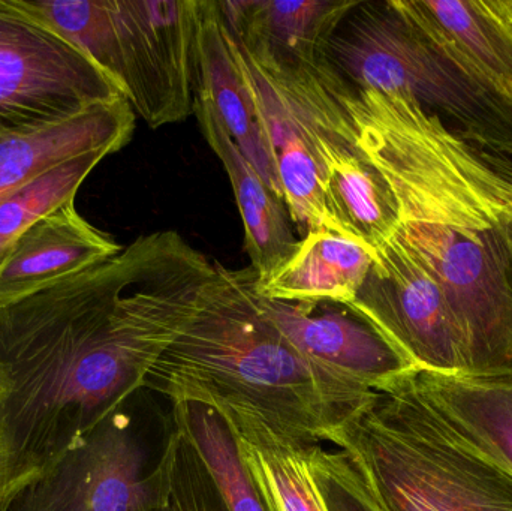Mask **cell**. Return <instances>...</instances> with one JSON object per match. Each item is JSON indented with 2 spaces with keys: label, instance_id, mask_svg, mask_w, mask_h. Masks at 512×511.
<instances>
[{
  "label": "cell",
  "instance_id": "6da1fadb",
  "mask_svg": "<svg viewBox=\"0 0 512 511\" xmlns=\"http://www.w3.org/2000/svg\"><path fill=\"white\" fill-rule=\"evenodd\" d=\"M215 273L177 231H155L0 303V511L144 389Z\"/></svg>",
  "mask_w": 512,
  "mask_h": 511
},
{
  "label": "cell",
  "instance_id": "8992f818",
  "mask_svg": "<svg viewBox=\"0 0 512 511\" xmlns=\"http://www.w3.org/2000/svg\"><path fill=\"white\" fill-rule=\"evenodd\" d=\"M225 33L254 98L291 221L303 236L324 228L322 159L357 144L354 123L340 99L339 74L322 59L286 62L251 53L227 26Z\"/></svg>",
  "mask_w": 512,
  "mask_h": 511
},
{
  "label": "cell",
  "instance_id": "2e32d148",
  "mask_svg": "<svg viewBox=\"0 0 512 511\" xmlns=\"http://www.w3.org/2000/svg\"><path fill=\"white\" fill-rule=\"evenodd\" d=\"M194 114L210 149L224 165L245 228V248L258 282L270 278L298 246L285 201L271 191L222 125L204 96L194 95Z\"/></svg>",
  "mask_w": 512,
  "mask_h": 511
},
{
  "label": "cell",
  "instance_id": "4fadbf2b",
  "mask_svg": "<svg viewBox=\"0 0 512 511\" xmlns=\"http://www.w3.org/2000/svg\"><path fill=\"white\" fill-rule=\"evenodd\" d=\"M258 303L262 314L301 356L348 375L370 389L378 390L415 369L349 309L315 314L312 306L265 299L259 294Z\"/></svg>",
  "mask_w": 512,
  "mask_h": 511
},
{
  "label": "cell",
  "instance_id": "cb8c5ba5",
  "mask_svg": "<svg viewBox=\"0 0 512 511\" xmlns=\"http://www.w3.org/2000/svg\"><path fill=\"white\" fill-rule=\"evenodd\" d=\"M310 465L328 511H390L351 450H327L315 444Z\"/></svg>",
  "mask_w": 512,
  "mask_h": 511
},
{
  "label": "cell",
  "instance_id": "9a60e30c",
  "mask_svg": "<svg viewBox=\"0 0 512 511\" xmlns=\"http://www.w3.org/2000/svg\"><path fill=\"white\" fill-rule=\"evenodd\" d=\"M194 95L204 96L212 104L243 155L283 200L282 183L259 123L254 98L228 44L219 0H198Z\"/></svg>",
  "mask_w": 512,
  "mask_h": 511
},
{
  "label": "cell",
  "instance_id": "7402d4cb",
  "mask_svg": "<svg viewBox=\"0 0 512 511\" xmlns=\"http://www.w3.org/2000/svg\"><path fill=\"white\" fill-rule=\"evenodd\" d=\"M173 422L182 426L203 459L227 511H268L237 450L230 429L209 405H173Z\"/></svg>",
  "mask_w": 512,
  "mask_h": 511
},
{
  "label": "cell",
  "instance_id": "8fae6325",
  "mask_svg": "<svg viewBox=\"0 0 512 511\" xmlns=\"http://www.w3.org/2000/svg\"><path fill=\"white\" fill-rule=\"evenodd\" d=\"M191 404L209 405L224 420L268 511H328L310 465L315 441L236 396L204 393Z\"/></svg>",
  "mask_w": 512,
  "mask_h": 511
},
{
  "label": "cell",
  "instance_id": "603a6c76",
  "mask_svg": "<svg viewBox=\"0 0 512 511\" xmlns=\"http://www.w3.org/2000/svg\"><path fill=\"white\" fill-rule=\"evenodd\" d=\"M110 155V150H96L69 159L0 198V263L27 228L75 201L87 176Z\"/></svg>",
  "mask_w": 512,
  "mask_h": 511
},
{
  "label": "cell",
  "instance_id": "5bb4252c",
  "mask_svg": "<svg viewBox=\"0 0 512 511\" xmlns=\"http://www.w3.org/2000/svg\"><path fill=\"white\" fill-rule=\"evenodd\" d=\"M113 237L93 227L74 201L27 228L0 263V303L29 296L122 251Z\"/></svg>",
  "mask_w": 512,
  "mask_h": 511
},
{
  "label": "cell",
  "instance_id": "d4e9b609",
  "mask_svg": "<svg viewBox=\"0 0 512 511\" xmlns=\"http://www.w3.org/2000/svg\"><path fill=\"white\" fill-rule=\"evenodd\" d=\"M3 498V447L2 437H0V504H2Z\"/></svg>",
  "mask_w": 512,
  "mask_h": 511
},
{
  "label": "cell",
  "instance_id": "e0dca14e",
  "mask_svg": "<svg viewBox=\"0 0 512 511\" xmlns=\"http://www.w3.org/2000/svg\"><path fill=\"white\" fill-rule=\"evenodd\" d=\"M135 111L125 98L30 135H0V198L69 159L96 150L116 153L131 141Z\"/></svg>",
  "mask_w": 512,
  "mask_h": 511
},
{
  "label": "cell",
  "instance_id": "7a4b0ae2",
  "mask_svg": "<svg viewBox=\"0 0 512 511\" xmlns=\"http://www.w3.org/2000/svg\"><path fill=\"white\" fill-rule=\"evenodd\" d=\"M355 141L393 192L394 236L439 282L465 333L469 374L512 375V179L403 92L339 75Z\"/></svg>",
  "mask_w": 512,
  "mask_h": 511
},
{
  "label": "cell",
  "instance_id": "52a82bcc",
  "mask_svg": "<svg viewBox=\"0 0 512 511\" xmlns=\"http://www.w3.org/2000/svg\"><path fill=\"white\" fill-rule=\"evenodd\" d=\"M123 98L101 69L21 0H0V135H30Z\"/></svg>",
  "mask_w": 512,
  "mask_h": 511
},
{
  "label": "cell",
  "instance_id": "3957f363",
  "mask_svg": "<svg viewBox=\"0 0 512 511\" xmlns=\"http://www.w3.org/2000/svg\"><path fill=\"white\" fill-rule=\"evenodd\" d=\"M215 266V278L144 389L173 405L204 393L236 396L306 440L331 443L376 390L301 356L262 314L251 266Z\"/></svg>",
  "mask_w": 512,
  "mask_h": 511
},
{
  "label": "cell",
  "instance_id": "44dd1931",
  "mask_svg": "<svg viewBox=\"0 0 512 511\" xmlns=\"http://www.w3.org/2000/svg\"><path fill=\"white\" fill-rule=\"evenodd\" d=\"M421 395L451 425L492 447L512 467V375L412 371Z\"/></svg>",
  "mask_w": 512,
  "mask_h": 511
},
{
  "label": "cell",
  "instance_id": "ffe728a7",
  "mask_svg": "<svg viewBox=\"0 0 512 511\" xmlns=\"http://www.w3.org/2000/svg\"><path fill=\"white\" fill-rule=\"evenodd\" d=\"M322 170L325 228L373 251L394 237L399 213L393 192L358 146L325 156Z\"/></svg>",
  "mask_w": 512,
  "mask_h": 511
},
{
  "label": "cell",
  "instance_id": "5b68a950",
  "mask_svg": "<svg viewBox=\"0 0 512 511\" xmlns=\"http://www.w3.org/2000/svg\"><path fill=\"white\" fill-rule=\"evenodd\" d=\"M321 59L351 86L406 93L475 146L512 156V104L430 41L393 0H358Z\"/></svg>",
  "mask_w": 512,
  "mask_h": 511
},
{
  "label": "cell",
  "instance_id": "9c48e42d",
  "mask_svg": "<svg viewBox=\"0 0 512 511\" xmlns=\"http://www.w3.org/2000/svg\"><path fill=\"white\" fill-rule=\"evenodd\" d=\"M346 309L415 369L469 374L465 333L444 290L396 236L376 249L375 263Z\"/></svg>",
  "mask_w": 512,
  "mask_h": 511
},
{
  "label": "cell",
  "instance_id": "ba28073f",
  "mask_svg": "<svg viewBox=\"0 0 512 511\" xmlns=\"http://www.w3.org/2000/svg\"><path fill=\"white\" fill-rule=\"evenodd\" d=\"M107 77L150 128L194 114L198 0H110Z\"/></svg>",
  "mask_w": 512,
  "mask_h": 511
},
{
  "label": "cell",
  "instance_id": "d6986e66",
  "mask_svg": "<svg viewBox=\"0 0 512 511\" xmlns=\"http://www.w3.org/2000/svg\"><path fill=\"white\" fill-rule=\"evenodd\" d=\"M376 251L328 228L298 240L289 260L270 278L256 282L259 296L279 302L348 306L375 263Z\"/></svg>",
  "mask_w": 512,
  "mask_h": 511
},
{
  "label": "cell",
  "instance_id": "30bf717a",
  "mask_svg": "<svg viewBox=\"0 0 512 511\" xmlns=\"http://www.w3.org/2000/svg\"><path fill=\"white\" fill-rule=\"evenodd\" d=\"M152 473L122 411L108 417L2 511H155Z\"/></svg>",
  "mask_w": 512,
  "mask_h": 511
},
{
  "label": "cell",
  "instance_id": "277c9868",
  "mask_svg": "<svg viewBox=\"0 0 512 511\" xmlns=\"http://www.w3.org/2000/svg\"><path fill=\"white\" fill-rule=\"evenodd\" d=\"M331 444L361 459L390 511H512L511 465L439 414L412 371L379 387Z\"/></svg>",
  "mask_w": 512,
  "mask_h": 511
},
{
  "label": "cell",
  "instance_id": "7c38bea8",
  "mask_svg": "<svg viewBox=\"0 0 512 511\" xmlns=\"http://www.w3.org/2000/svg\"><path fill=\"white\" fill-rule=\"evenodd\" d=\"M490 92L512 104V0H393Z\"/></svg>",
  "mask_w": 512,
  "mask_h": 511
},
{
  "label": "cell",
  "instance_id": "ac0fdd59",
  "mask_svg": "<svg viewBox=\"0 0 512 511\" xmlns=\"http://www.w3.org/2000/svg\"><path fill=\"white\" fill-rule=\"evenodd\" d=\"M358 0H219L225 26L251 53L316 63Z\"/></svg>",
  "mask_w": 512,
  "mask_h": 511
}]
</instances>
